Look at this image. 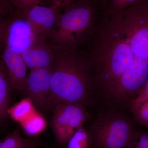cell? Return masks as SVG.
<instances>
[{"label": "cell", "mask_w": 148, "mask_h": 148, "mask_svg": "<svg viewBox=\"0 0 148 148\" xmlns=\"http://www.w3.org/2000/svg\"><path fill=\"white\" fill-rule=\"evenodd\" d=\"M79 0H41L40 5L46 6H57L64 9L66 6Z\"/></svg>", "instance_id": "21"}, {"label": "cell", "mask_w": 148, "mask_h": 148, "mask_svg": "<svg viewBox=\"0 0 148 148\" xmlns=\"http://www.w3.org/2000/svg\"><path fill=\"white\" fill-rule=\"evenodd\" d=\"M131 110L137 121L148 127V101L132 105Z\"/></svg>", "instance_id": "17"}, {"label": "cell", "mask_w": 148, "mask_h": 148, "mask_svg": "<svg viewBox=\"0 0 148 148\" xmlns=\"http://www.w3.org/2000/svg\"><path fill=\"white\" fill-rule=\"evenodd\" d=\"M126 148H148V132H134Z\"/></svg>", "instance_id": "18"}, {"label": "cell", "mask_w": 148, "mask_h": 148, "mask_svg": "<svg viewBox=\"0 0 148 148\" xmlns=\"http://www.w3.org/2000/svg\"><path fill=\"white\" fill-rule=\"evenodd\" d=\"M11 0H0V6L10 5Z\"/></svg>", "instance_id": "24"}, {"label": "cell", "mask_w": 148, "mask_h": 148, "mask_svg": "<svg viewBox=\"0 0 148 148\" xmlns=\"http://www.w3.org/2000/svg\"><path fill=\"white\" fill-rule=\"evenodd\" d=\"M62 10L63 9L57 6L38 4L23 14L32 25L35 38H48L56 27Z\"/></svg>", "instance_id": "8"}, {"label": "cell", "mask_w": 148, "mask_h": 148, "mask_svg": "<svg viewBox=\"0 0 148 148\" xmlns=\"http://www.w3.org/2000/svg\"><path fill=\"white\" fill-rule=\"evenodd\" d=\"M138 0H110L104 13L112 15L119 14Z\"/></svg>", "instance_id": "16"}, {"label": "cell", "mask_w": 148, "mask_h": 148, "mask_svg": "<svg viewBox=\"0 0 148 148\" xmlns=\"http://www.w3.org/2000/svg\"><path fill=\"white\" fill-rule=\"evenodd\" d=\"M148 101V79L134 95L131 106Z\"/></svg>", "instance_id": "20"}, {"label": "cell", "mask_w": 148, "mask_h": 148, "mask_svg": "<svg viewBox=\"0 0 148 148\" xmlns=\"http://www.w3.org/2000/svg\"><path fill=\"white\" fill-rule=\"evenodd\" d=\"M36 112L35 107L29 98L23 99L10 108L8 114L14 120L21 123Z\"/></svg>", "instance_id": "13"}, {"label": "cell", "mask_w": 148, "mask_h": 148, "mask_svg": "<svg viewBox=\"0 0 148 148\" xmlns=\"http://www.w3.org/2000/svg\"><path fill=\"white\" fill-rule=\"evenodd\" d=\"M100 1H101V2L103 3V5L105 6V8L106 9L110 0H100Z\"/></svg>", "instance_id": "25"}, {"label": "cell", "mask_w": 148, "mask_h": 148, "mask_svg": "<svg viewBox=\"0 0 148 148\" xmlns=\"http://www.w3.org/2000/svg\"><path fill=\"white\" fill-rule=\"evenodd\" d=\"M92 140L90 132L82 126L74 133L67 144V148H91Z\"/></svg>", "instance_id": "15"}, {"label": "cell", "mask_w": 148, "mask_h": 148, "mask_svg": "<svg viewBox=\"0 0 148 148\" xmlns=\"http://www.w3.org/2000/svg\"><path fill=\"white\" fill-rule=\"evenodd\" d=\"M10 5L0 6V16H7L10 12Z\"/></svg>", "instance_id": "22"}, {"label": "cell", "mask_w": 148, "mask_h": 148, "mask_svg": "<svg viewBox=\"0 0 148 148\" xmlns=\"http://www.w3.org/2000/svg\"><path fill=\"white\" fill-rule=\"evenodd\" d=\"M53 45L47 38H36L31 47L21 53L30 71L52 65L54 58Z\"/></svg>", "instance_id": "9"}, {"label": "cell", "mask_w": 148, "mask_h": 148, "mask_svg": "<svg viewBox=\"0 0 148 148\" xmlns=\"http://www.w3.org/2000/svg\"><path fill=\"white\" fill-rule=\"evenodd\" d=\"M43 146H46V144L42 140L36 138H24L18 129L0 140V148H37Z\"/></svg>", "instance_id": "12"}, {"label": "cell", "mask_w": 148, "mask_h": 148, "mask_svg": "<svg viewBox=\"0 0 148 148\" xmlns=\"http://www.w3.org/2000/svg\"><path fill=\"white\" fill-rule=\"evenodd\" d=\"M100 0H79L65 7L48 39L56 45L80 47L90 39L95 26ZM105 8V7H104Z\"/></svg>", "instance_id": "2"}, {"label": "cell", "mask_w": 148, "mask_h": 148, "mask_svg": "<svg viewBox=\"0 0 148 148\" xmlns=\"http://www.w3.org/2000/svg\"><path fill=\"white\" fill-rule=\"evenodd\" d=\"M134 132L127 117L115 113L98 118L90 133L96 148H126Z\"/></svg>", "instance_id": "3"}, {"label": "cell", "mask_w": 148, "mask_h": 148, "mask_svg": "<svg viewBox=\"0 0 148 148\" xmlns=\"http://www.w3.org/2000/svg\"><path fill=\"white\" fill-rule=\"evenodd\" d=\"M0 60L7 70L12 89L23 91L27 82L28 68L21 53L14 52L4 45L0 53Z\"/></svg>", "instance_id": "10"}, {"label": "cell", "mask_w": 148, "mask_h": 148, "mask_svg": "<svg viewBox=\"0 0 148 148\" xmlns=\"http://www.w3.org/2000/svg\"><path fill=\"white\" fill-rule=\"evenodd\" d=\"M20 124L25 133L33 137L39 135L46 127L44 118L36 112Z\"/></svg>", "instance_id": "14"}, {"label": "cell", "mask_w": 148, "mask_h": 148, "mask_svg": "<svg viewBox=\"0 0 148 148\" xmlns=\"http://www.w3.org/2000/svg\"><path fill=\"white\" fill-rule=\"evenodd\" d=\"M35 39L32 25L21 12L11 5L3 32L4 45L21 53L31 47Z\"/></svg>", "instance_id": "5"}, {"label": "cell", "mask_w": 148, "mask_h": 148, "mask_svg": "<svg viewBox=\"0 0 148 148\" xmlns=\"http://www.w3.org/2000/svg\"><path fill=\"white\" fill-rule=\"evenodd\" d=\"M148 79V60L139 58L134 61L112 91L121 100L134 96Z\"/></svg>", "instance_id": "7"}, {"label": "cell", "mask_w": 148, "mask_h": 148, "mask_svg": "<svg viewBox=\"0 0 148 148\" xmlns=\"http://www.w3.org/2000/svg\"><path fill=\"white\" fill-rule=\"evenodd\" d=\"M41 0H11V5L23 13L33 7L40 4Z\"/></svg>", "instance_id": "19"}, {"label": "cell", "mask_w": 148, "mask_h": 148, "mask_svg": "<svg viewBox=\"0 0 148 148\" xmlns=\"http://www.w3.org/2000/svg\"><path fill=\"white\" fill-rule=\"evenodd\" d=\"M80 47L53 45L54 58L51 81L54 107L59 103L85 106L92 85L87 54Z\"/></svg>", "instance_id": "1"}, {"label": "cell", "mask_w": 148, "mask_h": 148, "mask_svg": "<svg viewBox=\"0 0 148 148\" xmlns=\"http://www.w3.org/2000/svg\"><path fill=\"white\" fill-rule=\"evenodd\" d=\"M8 15L0 16V35H3L4 30L5 27L7 16Z\"/></svg>", "instance_id": "23"}, {"label": "cell", "mask_w": 148, "mask_h": 148, "mask_svg": "<svg viewBox=\"0 0 148 148\" xmlns=\"http://www.w3.org/2000/svg\"><path fill=\"white\" fill-rule=\"evenodd\" d=\"M52 75L51 66L30 71L23 90L35 108L45 112L54 108L51 86Z\"/></svg>", "instance_id": "6"}, {"label": "cell", "mask_w": 148, "mask_h": 148, "mask_svg": "<svg viewBox=\"0 0 148 148\" xmlns=\"http://www.w3.org/2000/svg\"><path fill=\"white\" fill-rule=\"evenodd\" d=\"M12 89L7 70L0 60V123L6 119Z\"/></svg>", "instance_id": "11"}, {"label": "cell", "mask_w": 148, "mask_h": 148, "mask_svg": "<svg viewBox=\"0 0 148 148\" xmlns=\"http://www.w3.org/2000/svg\"><path fill=\"white\" fill-rule=\"evenodd\" d=\"M53 110L51 128L61 145H67L74 133L90 118L85 106L80 104L59 103Z\"/></svg>", "instance_id": "4"}]
</instances>
